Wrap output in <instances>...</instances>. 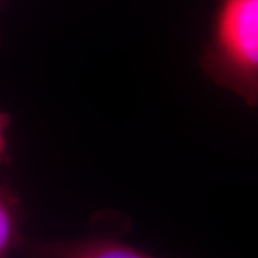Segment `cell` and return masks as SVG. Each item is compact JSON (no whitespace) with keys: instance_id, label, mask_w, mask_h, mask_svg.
<instances>
[{"instance_id":"2","label":"cell","mask_w":258,"mask_h":258,"mask_svg":"<svg viewBox=\"0 0 258 258\" xmlns=\"http://www.w3.org/2000/svg\"><path fill=\"white\" fill-rule=\"evenodd\" d=\"M30 258H154L121 241L90 237L67 241H29Z\"/></svg>"},{"instance_id":"4","label":"cell","mask_w":258,"mask_h":258,"mask_svg":"<svg viewBox=\"0 0 258 258\" xmlns=\"http://www.w3.org/2000/svg\"><path fill=\"white\" fill-rule=\"evenodd\" d=\"M10 122H11V118H10L9 114L0 110V166L9 160L6 133H8V129L10 127Z\"/></svg>"},{"instance_id":"1","label":"cell","mask_w":258,"mask_h":258,"mask_svg":"<svg viewBox=\"0 0 258 258\" xmlns=\"http://www.w3.org/2000/svg\"><path fill=\"white\" fill-rule=\"evenodd\" d=\"M200 66L218 86L258 106V0H217Z\"/></svg>"},{"instance_id":"3","label":"cell","mask_w":258,"mask_h":258,"mask_svg":"<svg viewBox=\"0 0 258 258\" xmlns=\"http://www.w3.org/2000/svg\"><path fill=\"white\" fill-rule=\"evenodd\" d=\"M21 226V201L8 185H0V258H11L25 243Z\"/></svg>"}]
</instances>
